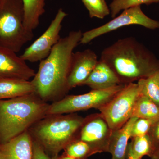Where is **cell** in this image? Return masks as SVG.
Masks as SVG:
<instances>
[{"label": "cell", "mask_w": 159, "mask_h": 159, "mask_svg": "<svg viewBox=\"0 0 159 159\" xmlns=\"http://www.w3.org/2000/svg\"><path fill=\"white\" fill-rule=\"evenodd\" d=\"M34 93L0 100V143L4 144L25 132L48 115L49 105Z\"/></svg>", "instance_id": "3957f363"}, {"label": "cell", "mask_w": 159, "mask_h": 159, "mask_svg": "<svg viewBox=\"0 0 159 159\" xmlns=\"http://www.w3.org/2000/svg\"><path fill=\"white\" fill-rule=\"evenodd\" d=\"M68 156L77 159L82 158L91 153L90 147L86 142L80 140H75L66 147Z\"/></svg>", "instance_id": "603a6c76"}, {"label": "cell", "mask_w": 159, "mask_h": 159, "mask_svg": "<svg viewBox=\"0 0 159 159\" xmlns=\"http://www.w3.org/2000/svg\"><path fill=\"white\" fill-rule=\"evenodd\" d=\"M46 0H22L24 24L28 31L33 32L39 24V19L45 11Z\"/></svg>", "instance_id": "e0dca14e"}, {"label": "cell", "mask_w": 159, "mask_h": 159, "mask_svg": "<svg viewBox=\"0 0 159 159\" xmlns=\"http://www.w3.org/2000/svg\"><path fill=\"white\" fill-rule=\"evenodd\" d=\"M33 159H51L37 142L33 143Z\"/></svg>", "instance_id": "484cf974"}, {"label": "cell", "mask_w": 159, "mask_h": 159, "mask_svg": "<svg viewBox=\"0 0 159 159\" xmlns=\"http://www.w3.org/2000/svg\"><path fill=\"white\" fill-rule=\"evenodd\" d=\"M150 157L151 159H159V148L155 151Z\"/></svg>", "instance_id": "83f0119b"}, {"label": "cell", "mask_w": 159, "mask_h": 159, "mask_svg": "<svg viewBox=\"0 0 159 159\" xmlns=\"http://www.w3.org/2000/svg\"><path fill=\"white\" fill-rule=\"evenodd\" d=\"M35 93L31 81L17 78L0 80V100L24 97Z\"/></svg>", "instance_id": "2e32d148"}, {"label": "cell", "mask_w": 159, "mask_h": 159, "mask_svg": "<svg viewBox=\"0 0 159 159\" xmlns=\"http://www.w3.org/2000/svg\"><path fill=\"white\" fill-rule=\"evenodd\" d=\"M84 120L74 115L50 118L40 122L34 134L48 150L57 153L75 140Z\"/></svg>", "instance_id": "5b68a950"}, {"label": "cell", "mask_w": 159, "mask_h": 159, "mask_svg": "<svg viewBox=\"0 0 159 159\" xmlns=\"http://www.w3.org/2000/svg\"><path fill=\"white\" fill-rule=\"evenodd\" d=\"M153 122L148 119L138 118L134 123L131 130V139L147 134Z\"/></svg>", "instance_id": "cb8c5ba5"}, {"label": "cell", "mask_w": 159, "mask_h": 159, "mask_svg": "<svg viewBox=\"0 0 159 159\" xmlns=\"http://www.w3.org/2000/svg\"><path fill=\"white\" fill-rule=\"evenodd\" d=\"M61 159H77L76 158H74L72 157H69V156H66L65 157H64L62 158Z\"/></svg>", "instance_id": "f1b7e54d"}, {"label": "cell", "mask_w": 159, "mask_h": 159, "mask_svg": "<svg viewBox=\"0 0 159 159\" xmlns=\"http://www.w3.org/2000/svg\"><path fill=\"white\" fill-rule=\"evenodd\" d=\"M125 84H120L104 89L93 90L87 93L66 96L49 105L48 115L73 113L91 108L99 110L112 99Z\"/></svg>", "instance_id": "8992f818"}, {"label": "cell", "mask_w": 159, "mask_h": 159, "mask_svg": "<svg viewBox=\"0 0 159 159\" xmlns=\"http://www.w3.org/2000/svg\"><path fill=\"white\" fill-rule=\"evenodd\" d=\"M22 0L0 1V47L17 53L33 38L24 24Z\"/></svg>", "instance_id": "277c9868"}, {"label": "cell", "mask_w": 159, "mask_h": 159, "mask_svg": "<svg viewBox=\"0 0 159 159\" xmlns=\"http://www.w3.org/2000/svg\"><path fill=\"white\" fill-rule=\"evenodd\" d=\"M112 132L101 114H93L85 118L79 132V140L88 144L92 154L107 152Z\"/></svg>", "instance_id": "30bf717a"}, {"label": "cell", "mask_w": 159, "mask_h": 159, "mask_svg": "<svg viewBox=\"0 0 159 159\" xmlns=\"http://www.w3.org/2000/svg\"><path fill=\"white\" fill-rule=\"evenodd\" d=\"M129 143L133 153L139 158L142 159L145 156L151 157L154 152L152 142L148 134L132 138L131 142Z\"/></svg>", "instance_id": "ffe728a7"}, {"label": "cell", "mask_w": 159, "mask_h": 159, "mask_svg": "<svg viewBox=\"0 0 159 159\" xmlns=\"http://www.w3.org/2000/svg\"><path fill=\"white\" fill-rule=\"evenodd\" d=\"M137 119L131 117L122 128L112 131L107 150L111 159H126L129 140L131 139L132 129Z\"/></svg>", "instance_id": "9a60e30c"}, {"label": "cell", "mask_w": 159, "mask_h": 159, "mask_svg": "<svg viewBox=\"0 0 159 159\" xmlns=\"http://www.w3.org/2000/svg\"><path fill=\"white\" fill-rule=\"evenodd\" d=\"M148 134L152 142L155 151L159 148V120L152 124Z\"/></svg>", "instance_id": "d4e9b609"}, {"label": "cell", "mask_w": 159, "mask_h": 159, "mask_svg": "<svg viewBox=\"0 0 159 159\" xmlns=\"http://www.w3.org/2000/svg\"><path fill=\"white\" fill-rule=\"evenodd\" d=\"M35 74L34 70L16 52L0 47V80L17 78L29 80Z\"/></svg>", "instance_id": "7c38bea8"}, {"label": "cell", "mask_w": 159, "mask_h": 159, "mask_svg": "<svg viewBox=\"0 0 159 159\" xmlns=\"http://www.w3.org/2000/svg\"><path fill=\"white\" fill-rule=\"evenodd\" d=\"M82 34L80 30L70 31L60 39L48 57L41 61L38 70L31 81L35 93L41 99H51L70 90L68 79L72 56Z\"/></svg>", "instance_id": "7a4b0ae2"}, {"label": "cell", "mask_w": 159, "mask_h": 159, "mask_svg": "<svg viewBox=\"0 0 159 159\" xmlns=\"http://www.w3.org/2000/svg\"><path fill=\"white\" fill-rule=\"evenodd\" d=\"M126 159H142L137 157L133 153L132 151L131 148L130 143H129L127 150H126Z\"/></svg>", "instance_id": "4316f807"}, {"label": "cell", "mask_w": 159, "mask_h": 159, "mask_svg": "<svg viewBox=\"0 0 159 159\" xmlns=\"http://www.w3.org/2000/svg\"><path fill=\"white\" fill-rule=\"evenodd\" d=\"M159 2V0H112L109 8L111 17L113 18L119 12L125 9H129L142 5H149Z\"/></svg>", "instance_id": "7402d4cb"}, {"label": "cell", "mask_w": 159, "mask_h": 159, "mask_svg": "<svg viewBox=\"0 0 159 159\" xmlns=\"http://www.w3.org/2000/svg\"><path fill=\"white\" fill-rule=\"evenodd\" d=\"M0 1H1V0H0Z\"/></svg>", "instance_id": "4dcf8cb0"}, {"label": "cell", "mask_w": 159, "mask_h": 159, "mask_svg": "<svg viewBox=\"0 0 159 159\" xmlns=\"http://www.w3.org/2000/svg\"><path fill=\"white\" fill-rule=\"evenodd\" d=\"M120 84L114 71L105 62L99 59L82 85L88 86L92 89L99 90L110 88Z\"/></svg>", "instance_id": "5bb4252c"}, {"label": "cell", "mask_w": 159, "mask_h": 159, "mask_svg": "<svg viewBox=\"0 0 159 159\" xmlns=\"http://www.w3.org/2000/svg\"><path fill=\"white\" fill-rule=\"evenodd\" d=\"M139 96L137 83L125 84L112 99L99 109L100 114L112 130L122 128L132 117L134 107Z\"/></svg>", "instance_id": "52a82bcc"}, {"label": "cell", "mask_w": 159, "mask_h": 159, "mask_svg": "<svg viewBox=\"0 0 159 159\" xmlns=\"http://www.w3.org/2000/svg\"><path fill=\"white\" fill-rule=\"evenodd\" d=\"M100 60L112 69L122 84L146 78L159 69V58L132 36L117 40L106 47Z\"/></svg>", "instance_id": "6da1fadb"}, {"label": "cell", "mask_w": 159, "mask_h": 159, "mask_svg": "<svg viewBox=\"0 0 159 159\" xmlns=\"http://www.w3.org/2000/svg\"><path fill=\"white\" fill-rule=\"evenodd\" d=\"M1 159H33V143L26 132L0 144Z\"/></svg>", "instance_id": "4fadbf2b"}, {"label": "cell", "mask_w": 159, "mask_h": 159, "mask_svg": "<svg viewBox=\"0 0 159 159\" xmlns=\"http://www.w3.org/2000/svg\"><path fill=\"white\" fill-rule=\"evenodd\" d=\"M139 25L151 30L159 29V21L148 17L142 11L141 6L125 9L108 22L83 33L80 43H89L102 35L130 25Z\"/></svg>", "instance_id": "ba28073f"}, {"label": "cell", "mask_w": 159, "mask_h": 159, "mask_svg": "<svg viewBox=\"0 0 159 159\" xmlns=\"http://www.w3.org/2000/svg\"><path fill=\"white\" fill-rule=\"evenodd\" d=\"M98 56L90 49L73 53L68 84L70 89L82 85L98 63Z\"/></svg>", "instance_id": "8fae6325"}, {"label": "cell", "mask_w": 159, "mask_h": 159, "mask_svg": "<svg viewBox=\"0 0 159 159\" xmlns=\"http://www.w3.org/2000/svg\"><path fill=\"white\" fill-rule=\"evenodd\" d=\"M67 16L65 11L60 9L47 30L26 49L20 57L31 62L40 61L48 57L60 39L62 23Z\"/></svg>", "instance_id": "9c48e42d"}, {"label": "cell", "mask_w": 159, "mask_h": 159, "mask_svg": "<svg viewBox=\"0 0 159 159\" xmlns=\"http://www.w3.org/2000/svg\"><path fill=\"white\" fill-rule=\"evenodd\" d=\"M0 159H1V156H0Z\"/></svg>", "instance_id": "f546056e"}, {"label": "cell", "mask_w": 159, "mask_h": 159, "mask_svg": "<svg viewBox=\"0 0 159 159\" xmlns=\"http://www.w3.org/2000/svg\"><path fill=\"white\" fill-rule=\"evenodd\" d=\"M140 95L147 97L159 106V69L149 77L137 82Z\"/></svg>", "instance_id": "d6986e66"}, {"label": "cell", "mask_w": 159, "mask_h": 159, "mask_svg": "<svg viewBox=\"0 0 159 159\" xmlns=\"http://www.w3.org/2000/svg\"><path fill=\"white\" fill-rule=\"evenodd\" d=\"M132 117L148 119L154 123L159 120V106L147 97L140 95Z\"/></svg>", "instance_id": "ac0fdd59"}, {"label": "cell", "mask_w": 159, "mask_h": 159, "mask_svg": "<svg viewBox=\"0 0 159 159\" xmlns=\"http://www.w3.org/2000/svg\"><path fill=\"white\" fill-rule=\"evenodd\" d=\"M91 18L103 19L110 14L109 7L105 0H81Z\"/></svg>", "instance_id": "44dd1931"}]
</instances>
